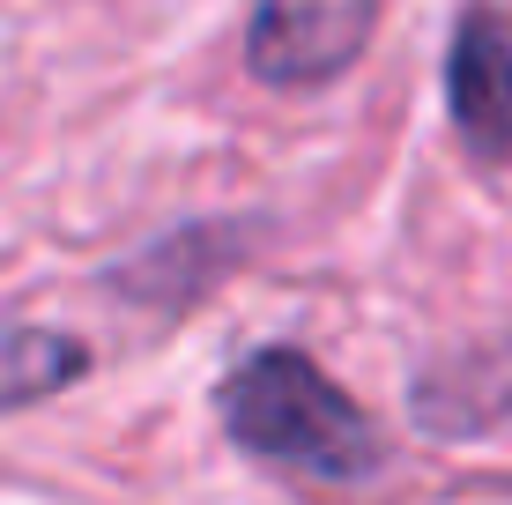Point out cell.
Instances as JSON below:
<instances>
[{
  "label": "cell",
  "mask_w": 512,
  "mask_h": 505,
  "mask_svg": "<svg viewBox=\"0 0 512 505\" xmlns=\"http://www.w3.org/2000/svg\"><path fill=\"white\" fill-rule=\"evenodd\" d=\"M446 104L468 156H512V8H468L446 52Z\"/></svg>",
  "instance_id": "cell-3"
},
{
  "label": "cell",
  "mask_w": 512,
  "mask_h": 505,
  "mask_svg": "<svg viewBox=\"0 0 512 505\" xmlns=\"http://www.w3.org/2000/svg\"><path fill=\"white\" fill-rule=\"evenodd\" d=\"M82 357L67 335L52 327H23V320H0V409H23V402H45L60 394L67 379H82Z\"/></svg>",
  "instance_id": "cell-4"
},
{
  "label": "cell",
  "mask_w": 512,
  "mask_h": 505,
  "mask_svg": "<svg viewBox=\"0 0 512 505\" xmlns=\"http://www.w3.org/2000/svg\"><path fill=\"white\" fill-rule=\"evenodd\" d=\"M379 0H260L245 23V67L268 90H320L372 45Z\"/></svg>",
  "instance_id": "cell-2"
},
{
  "label": "cell",
  "mask_w": 512,
  "mask_h": 505,
  "mask_svg": "<svg viewBox=\"0 0 512 505\" xmlns=\"http://www.w3.org/2000/svg\"><path fill=\"white\" fill-rule=\"evenodd\" d=\"M223 431L245 454L312 483H357L379 468V431L305 350H253L223 379Z\"/></svg>",
  "instance_id": "cell-1"
}]
</instances>
